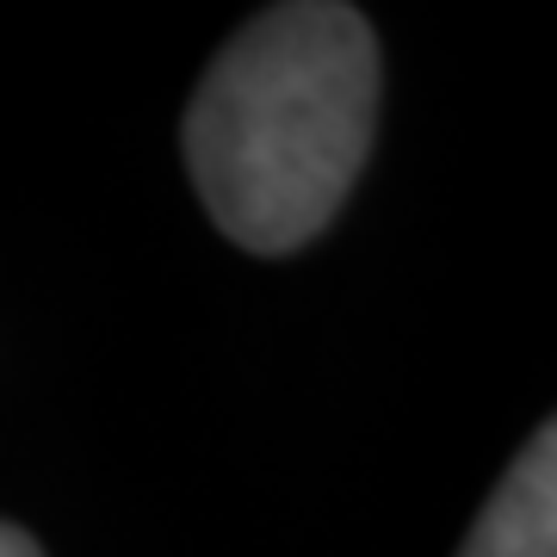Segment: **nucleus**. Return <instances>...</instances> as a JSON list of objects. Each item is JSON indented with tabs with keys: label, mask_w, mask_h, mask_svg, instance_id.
I'll use <instances>...</instances> for the list:
<instances>
[{
	"label": "nucleus",
	"mask_w": 557,
	"mask_h": 557,
	"mask_svg": "<svg viewBox=\"0 0 557 557\" xmlns=\"http://www.w3.org/2000/svg\"><path fill=\"white\" fill-rule=\"evenodd\" d=\"M379 131V38L354 7L292 0L242 25L186 106V174L223 236L292 255L335 223Z\"/></svg>",
	"instance_id": "f257e3e1"
},
{
	"label": "nucleus",
	"mask_w": 557,
	"mask_h": 557,
	"mask_svg": "<svg viewBox=\"0 0 557 557\" xmlns=\"http://www.w3.org/2000/svg\"><path fill=\"white\" fill-rule=\"evenodd\" d=\"M0 557H44V552H38V539L32 533H20V527L0 520Z\"/></svg>",
	"instance_id": "7ed1b4c3"
},
{
	"label": "nucleus",
	"mask_w": 557,
	"mask_h": 557,
	"mask_svg": "<svg viewBox=\"0 0 557 557\" xmlns=\"http://www.w3.org/2000/svg\"><path fill=\"white\" fill-rule=\"evenodd\" d=\"M458 557H557V434L539 428L515 471L483 502Z\"/></svg>",
	"instance_id": "f03ea898"
}]
</instances>
